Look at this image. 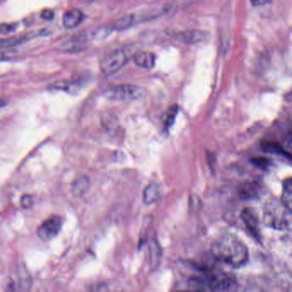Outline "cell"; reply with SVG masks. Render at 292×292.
I'll return each instance as SVG.
<instances>
[{
  "mask_svg": "<svg viewBox=\"0 0 292 292\" xmlns=\"http://www.w3.org/2000/svg\"><path fill=\"white\" fill-rule=\"evenodd\" d=\"M212 253L214 258L234 268L245 266L250 259L245 243L231 233L223 234L214 241Z\"/></svg>",
  "mask_w": 292,
  "mask_h": 292,
  "instance_id": "cell-1",
  "label": "cell"
},
{
  "mask_svg": "<svg viewBox=\"0 0 292 292\" xmlns=\"http://www.w3.org/2000/svg\"><path fill=\"white\" fill-rule=\"evenodd\" d=\"M291 214L292 213L278 198L270 197L264 204V224L276 231H285L288 228Z\"/></svg>",
  "mask_w": 292,
  "mask_h": 292,
  "instance_id": "cell-2",
  "label": "cell"
},
{
  "mask_svg": "<svg viewBox=\"0 0 292 292\" xmlns=\"http://www.w3.org/2000/svg\"><path fill=\"white\" fill-rule=\"evenodd\" d=\"M171 10V6L168 4L154 5L153 7L146 8L141 11H136L131 14L126 15L125 17L118 19L113 24V29L116 30H124L129 29L133 26L137 25L144 21H151L163 15L168 14Z\"/></svg>",
  "mask_w": 292,
  "mask_h": 292,
  "instance_id": "cell-3",
  "label": "cell"
},
{
  "mask_svg": "<svg viewBox=\"0 0 292 292\" xmlns=\"http://www.w3.org/2000/svg\"><path fill=\"white\" fill-rule=\"evenodd\" d=\"M146 91L140 86L133 84H120L112 86L105 90L104 96L110 100L127 101L139 100L145 96Z\"/></svg>",
  "mask_w": 292,
  "mask_h": 292,
  "instance_id": "cell-4",
  "label": "cell"
},
{
  "mask_svg": "<svg viewBox=\"0 0 292 292\" xmlns=\"http://www.w3.org/2000/svg\"><path fill=\"white\" fill-rule=\"evenodd\" d=\"M128 61V54L124 49H117L105 55L100 62V72L107 76L114 75L125 67Z\"/></svg>",
  "mask_w": 292,
  "mask_h": 292,
  "instance_id": "cell-5",
  "label": "cell"
},
{
  "mask_svg": "<svg viewBox=\"0 0 292 292\" xmlns=\"http://www.w3.org/2000/svg\"><path fill=\"white\" fill-rule=\"evenodd\" d=\"M241 219L245 224L247 231L258 242L261 241L259 214L253 207H245L241 213Z\"/></svg>",
  "mask_w": 292,
  "mask_h": 292,
  "instance_id": "cell-6",
  "label": "cell"
},
{
  "mask_svg": "<svg viewBox=\"0 0 292 292\" xmlns=\"http://www.w3.org/2000/svg\"><path fill=\"white\" fill-rule=\"evenodd\" d=\"M49 33L47 29H43L32 32L27 33L25 35H20V36H12V37H8L4 39H0V50H4V49H10L13 47L20 46L23 43L28 42L31 39L40 37V36H46Z\"/></svg>",
  "mask_w": 292,
  "mask_h": 292,
  "instance_id": "cell-7",
  "label": "cell"
},
{
  "mask_svg": "<svg viewBox=\"0 0 292 292\" xmlns=\"http://www.w3.org/2000/svg\"><path fill=\"white\" fill-rule=\"evenodd\" d=\"M63 220L59 216H54V217L47 219V220L44 221L40 224L37 234L39 238L43 241H49L54 238L59 233L62 228Z\"/></svg>",
  "mask_w": 292,
  "mask_h": 292,
  "instance_id": "cell-8",
  "label": "cell"
},
{
  "mask_svg": "<svg viewBox=\"0 0 292 292\" xmlns=\"http://www.w3.org/2000/svg\"><path fill=\"white\" fill-rule=\"evenodd\" d=\"M132 58L134 63L140 68L152 70L155 66L156 56L151 52L137 51L136 54H134Z\"/></svg>",
  "mask_w": 292,
  "mask_h": 292,
  "instance_id": "cell-9",
  "label": "cell"
},
{
  "mask_svg": "<svg viewBox=\"0 0 292 292\" xmlns=\"http://www.w3.org/2000/svg\"><path fill=\"white\" fill-rule=\"evenodd\" d=\"M83 18H84V15L80 9L77 8L70 9L64 14L63 24L65 29H75L82 23Z\"/></svg>",
  "mask_w": 292,
  "mask_h": 292,
  "instance_id": "cell-10",
  "label": "cell"
},
{
  "mask_svg": "<svg viewBox=\"0 0 292 292\" xmlns=\"http://www.w3.org/2000/svg\"><path fill=\"white\" fill-rule=\"evenodd\" d=\"M162 196L161 185L156 182H151L146 186L143 192V201L146 205L156 203Z\"/></svg>",
  "mask_w": 292,
  "mask_h": 292,
  "instance_id": "cell-11",
  "label": "cell"
},
{
  "mask_svg": "<svg viewBox=\"0 0 292 292\" xmlns=\"http://www.w3.org/2000/svg\"><path fill=\"white\" fill-rule=\"evenodd\" d=\"M261 191V187L257 182H247L239 188V196L242 199H253L258 197Z\"/></svg>",
  "mask_w": 292,
  "mask_h": 292,
  "instance_id": "cell-12",
  "label": "cell"
},
{
  "mask_svg": "<svg viewBox=\"0 0 292 292\" xmlns=\"http://www.w3.org/2000/svg\"><path fill=\"white\" fill-rule=\"evenodd\" d=\"M261 149L265 153L285 157L288 160H291V153L287 152L279 143L274 141H265L261 143Z\"/></svg>",
  "mask_w": 292,
  "mask_h": 292,
  "instance_id": "cell-13",
  "label": "cell"
},
{
  "mask_svg": "<svg viewBox=\"0 0 292 292\" xmlns=\"http://www.w3.org/2000/svg\"><path fill=\"white\" fill-rule=\"evenodd\" d=\"M175 39L179 41L187 44H193V43H198L199 41L203 40L205 38V34L201 31L196 30H189V31H183L175 34Z\"/></svg>",
  "mask_w": 292,
  "mask_h": 292,
  "instance_id": "cell-14",
  "label": "cell"
},
{
  "mask_svg": "<svg viewBox=\"0 0 292 292\" xmlns=\"http://www.w3.org/2000/svg\"><path fill=\"white\" fill-rule=\"evenodd\" d=\"M90 187V180L85 175H81L75 178L72 184V192L77 197L82 196L88 192Z\"/></svg>",
  "mask_w": 292,
  "mask_h": 292,
  "instance_id": "cell-15",
  "label": "cell"
},
{
  "mask_svg": "<svg viewBox=\"0 0 292 292\" xmlns=\"http://www.w3.org/2000/svg\"><path fill=\"white\" fill-rule=\"evenodd\" d=\"M282 203L284 204L291 213L292 210V178L285 179L283 182V190H282Z\"/></svg>",
  "mask_w": 292,
  "mask_h": 292,
  "instance_id": "cell-16",
  "label": "cell"
},
{
  "mask_svg": "<svg viewBox=\"0 0 292 292\" xmlns=\"http://www.w3.org/2000/svg\"><path fill=\"white\" fill-rule=\"evenodd\" d=\"M161 256V249L155 240H152L149 244L150 264L155 267L160 263Z\"/></svg>",
  "mask_w": 292,
  "mask_h": 292,
  "instance_id": "cell-17",
  "label": "cell"
},
{
  "mask_svg": "<svg viewBox=\"0 0 292 292\" xmlns=\"http://www.w3.org/2000/svg\"><path fill=\"white\" fill-rule=\"evenodd\" d=\"M86 43V36L83 34H77L72 37L68 42L65 44V47L68 51L77 50L82 48V46Z\"/></svg>",
  "mask_w": 292,
  "mask_h": 292,
  "instance_id": "cell-18",
  "label": "cell"
},
{
  "mask_svg": "<svg viewBox=\"0 0 292 292\" xmlns=\"http://www.w3.org/2000/svg\"><path fill=\"white\" fill-rule=\"evenodd\" d=\"M189 287L197 291H207L205 276H192L189 279Z\"/></svg>",
  "mask_w": 292,
  "mask_h": 292,
  "instance_id": "cell-19",
  "label": "cell"
},
{
  "mask_svg": "<svg viewBox=\"0 0 292 292\" xmlns=\"http://www.w3.org/2000/svg\"><path fill=\"white\" fill-rule=\"evenodd\" d=\"M178 112V107L177 105H174L168 110L167 114L165 117V120H164V128L166 129H170L171 126L174 124L175 119H176Z\"/></svg>",
  "mask_w": 292,
  "mask_h": 292,
  "instance_id": "cell-20",
  "label": "cell"
},
{
  "mask_svg": "<svg viewBox=\"0 0 292 292\" xmlns=\"http://www.w3.org/2000/svg\"><path fill=\"white\" fill-rule=\"evenodd\" d=\"M250 161L254 165L260 168L261 170H267L271 166L272 164V161L265 157H255V158H252Z\"/></svg>",
  "mask_w": 292,
  "mask_h": 292,
  "instance_id": "cell-21",
  "label": "cell"
},
{
  "mask_svg": "<svg viewBox=\"0 0 292 292\" xmlns=\"http://www.w3.org/2000/svg\"><path fill=\"white\" fill-rule=\"evenodd\" d=\"M18 23H15V22L0 23V34L1 35H8V34L14 32L15 30L18 28Z\"/></svg>",
  "mask_w": 292,
  "mask_h": 292,
  "instance_id": "cell-22",
  "label": "cell"
},
{
  "mask_svg": "<svg viewBox=\"0 0 292 292\" xmlns=\"http://www.w3.org/2000/svg\"><path fill=\"white\" fill-rule=\"evenodd\" d=\"M21 206L24 208H29L33 205V199L31 196H23L21 199Z\"/></svg>",
  "mask_w": 292,
  "mask_h": 292,
  "instance_id": "cell-23",
  "label": "cell"
},
{
  "mask_svg": "<svg viewBox=\"0 0 292 292\" xmlns=\"http://www.w3.org/2000/svg\"><path fill=\"white\" fill-rule=\"evenodd\" d=\"M41 18L45 20H52L54 18V12L49 9H45L41 11Z\"/></svg>",
  "mask_w": 292,
  "mask_h": 292,
  "instance_id": "cell-24",
  "label": "cell"
},
{
  "mask_svg": "<svg viewBox=\"0 0 292 292\" xmlns=\"http://www.w3.org/2000/svg\"><path fill=\"white\" fill-rule=\"evenodd\" d=\"M273 0H250V3L253 4L254 6H256V7H261V6H265L267 4H271Z\"/></svg>",
  "mask_w": 292,
  "mask_h": 292,
  "instance_id": "cell-25",
  "label": "cell"
},
{
  "mask_svg": "<svg viewBox=\"0 0 292 292\" xmlns=\"http://www.w3.org/2000/svg\"><path fill=\"white\" fill-rule=\"evenodd\" d=\"M4 105H5V102L3 101V100H0V107H4Z\"/></svg>",
  "mask_w": 292,
  "mask_h": 292,
  "instance_id": "cell-26",
  "label": "cell"
}]
</instances>
